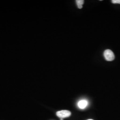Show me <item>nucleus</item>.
<instances>
[{"label": "nucleus", "instance_id": "20e7f679", "mask_svg": "<svg viewBox=\"0 0 120 120\" xmlns=\"http://www.w3.org/2000/svg\"><path fill=\"white\" fill-rule=\"evenodd\" d=\"M77 4V7L79 9H81L83 7V4L84 3V0H76Z\"/></svg>", "mask_w": 120, "mask_h": 120}, {"label": "nucleus", "instance_id": "f03ea898", "mask_svg": "<svg viewBox=\"0 0 120 120\" xmlns=\"http://www.w3.org/2000/svg\"><path fill=\"white\" fill-rule=\"evenodd\" d=\"M56 114V116L60 117V118L63 119L70 116L71 115V112L67 110H62L57 112Z\"/></svg>", "mask_w": 120, "mask_h": 120}, {"label": "nucleus", "instance_id": "7ed1b4c3", "mask_svg": "<svg viewBox=\"0 0 120 120\" xmlns=\"http://www.w3.org/2000/svg\"><path fill=\"white\" fill-rule=\"evenodd\" d=\"M77 105L78 107L80 109H84L88 105V101L85 100H82L78 102Z\"/></svg>", "mask_w": 120, "mask_h": 120}, {"label": "nucleus", "instance_id": "423d86ee", "mask_svg": "<svg viewBox=\"0 0 120 120\" xmlns=\"http://www.w3.org/2000/svg\"><path fill=\"white\" fill-rule=\"evenodd\" d=\"M93 120V119H88V120Z\"/></svg>", "mask_w": 120, "mask_h": 120}, {"label": "nucleus", "instance_id": "f257e3e1", "mask_svg": "<svg viewBox=\"0 0 120 120\" xmlns=\"http://www.w3.org/2000/svg\"><path fill=\"white\" fill-rule=\"evenodd\" d=\"M104 56L105 60L111 61L115 59V55L112 51L110 49H106L104 52Z\"/></svg>", "mask_w": 120, "mask_h": 120}, {"label": "nucleus", "instance_id": "39448f33", "mask_svg": "<svg viewBox=\"0 0 120 120\" xmlns=\"http://www.w3.org/2000/svg\"><path fill=\"white\" fill-rule=\"evenodd\" d=\"M112 2L113 4H120V0H112Z\"/></svg>", "mask_w": 120, "mask_h": 120}]
</instances>
